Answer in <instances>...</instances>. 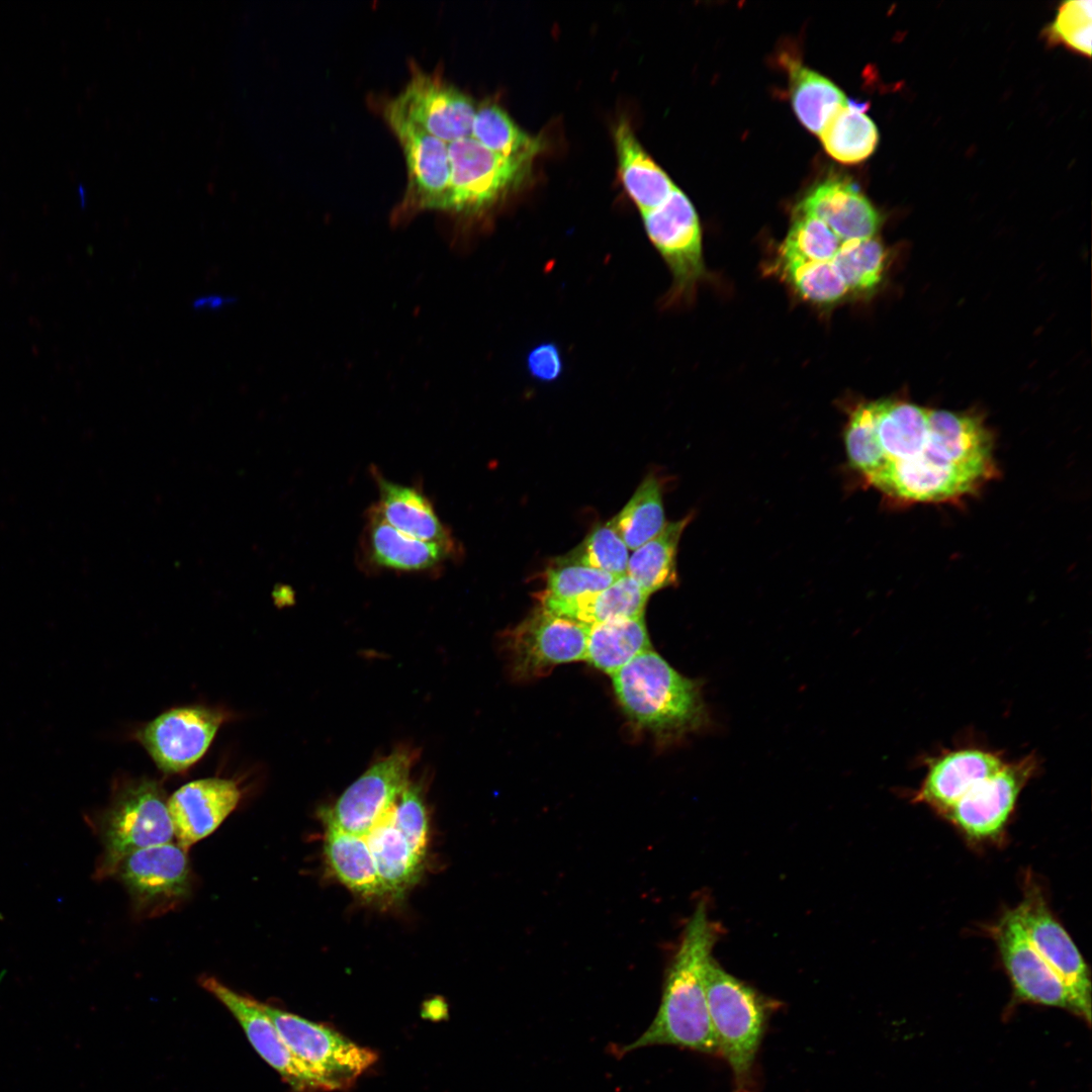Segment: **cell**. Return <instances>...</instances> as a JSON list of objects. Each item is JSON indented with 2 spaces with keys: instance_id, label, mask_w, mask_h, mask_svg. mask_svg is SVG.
<instances>
[{
  "instance_id": "obj_5",
  "label": "cell",
  "mask_w": 1092,
  "mask_h": 1092,
  "mask_svg": "<svg viewBox=\"0 0 1092 1092\" xmlns=\"http://www.w3.org/2000/svg\"><path fill=\"white\" fill-rule=\"evenodd\" d=\"M92 819L102 844L94 871L96 880L115 875L130 853L174 838L165 793L148 779L117 785L109 804Z\"/></svg>"
},
{
  "instance_id": "obj_17",
  "label": "cell",
  "mask_w": 1092,
  "mask_h": 1092,
  "mask_svg": "<svg viewBox=\"0 0 1092 1092\" xmlns=\"http://www.w3.org/2000/svg\"><path fill=\"white\" fill-rule=\"evenodd\" d=\"M394 100L408 118L447 144L471 136L477 104L435 73L414 69Z\"/></svg>"
},
{
  "instance_id": "obj_4",
  "label": "cell",
  "mask_w": 1092,
  "mask_h": 1092,
  "mask_svg": "<svg viewBox=\"0 0 1092 1092\" xmlns=\"http://www.w3.org/2000/svg\"><path fill=\"white\" fill-rule=\"evenodd\" d=\"M705 984L720 1057L732 1071L737 1092H749L756 1055L776 1002L727 973L714 959L708 964Z\"/></svg>"
},
{
  "instance_id": "obj_35",
  "label": "cell",
  "mask_w": 1092,
  "mask_h": 1092,
  "mask_svg": "<svg viewBox=\"0 0 1092 1092\" xmlns=\"http://www.w3.org/2000/svg\"><path fill=\"white\" fill-rule=\"evenodd\" d=\"M886 253L881 242L874 238L843 243L831 261L848 292H866L881 281Z\"/></svg>"
},
{
  "instance_id": "obj_20",
  "label": "cell",
  "mask_w": 1092,
  "mask_h": 1092,
  "mask_svg": "<svg viewBox=\"0 0 1092 1092\" xmlns=\"http://www.w3.org/2000/svg\"><path fill=\"white\" fill-rule=\"evenodd\" d=\"M240 799L238 785L228 779H201L179 788L168 800L177 844L188 851L219 827Z\"/></svg>"
},
{
  "instance_id": "obj_19",
  "label": "cell",
  "mask_w": 1092,
  "mask_h": 1092,
  "mask_svg": "<svg viewBox=\"0 0 1092 1092\" xmlns=\"http://www.w3.org/2000/svg\"><path fill=\"white\" fill-rule=\"evenodd\" d=\"M1005 762L1001 752L977 746L946 750L927 759L925 777L913 801L943 815L976 784L997 772Z\"/></svg>"
},
{
  "instance_id": "obj_32",
  "label": "cell",
  "mask_w": 1092,
  "mask_h": 1092,
  "mask_svg": "<svg viewBox=\"0 0 1092 1092\" xmlns=\"http://www.w3.org/2000/svg\"><path fill=\"white\" fill-rule=\"evenodd\" d=\"M471 138L508 158H534L542 151L540 138L523 130L498 104L483 101L476 107Z\"/></svg>"
},
{
  "instance_id": "obj_16",
  "label": "cell",
  "mask_w": 1092,
  "mask_h": 1092,
  "mask_svg": "<svg viewBox=\"0 0 1092 1092\" xmlns=\"http://www.w3.org/2000/svg\"><path fill=\"white\" fill-rule=\"evenodd\" d=\"M223 719L201 706L175 708L149 722L138 738L161 770L180 772L202 757Z\"/></svg>"
},
{
  "instance_id": "obj_3",
  "label": "cell",
  "mask_w": 1092,
  "mask_h": 1092,
  "mask_svg": "<svg viewBox=\"0 0 1092 1092\" xmlns=\"http://www.w3.org/2000/svg\"><path fill=\"white\" fill-rule=\"evenodd\" d=\"M612 678L626 715L665 743L710 724L702 682L681 675L652 648L638 654Z\"/></svg>"
},
{
  "instance_id": "obj_6",
  "label": "cell",
  "mask_w": 1092,
  "mask_h": 1092,
  "mask_svg": "<svg viewBox=\"0 0 1092 1092\" xmlns=\"http://www.w3.org/2000/svg\"><path fill=\"white\" fill-rule=\"evenodd\" d=\"M450 192L446 212L463 218L479 216L523 186L533 161L496 154L473 138L448 144Z\"/></svg>"
},
{
  "instance_id": "obj_1",
  "label": "cell",
  "mask_w": 1092,
  "mask_h": 1092,
  "mask_svg": "<svg viewBox=\"0 0 1092 1092\" xmlns=\"http://www.w3.org/2000/svg\"><path fill=\"white\" fill-rule=\"evenodd\" d=\"M873 411L857 471L898 503H954L996 476L994 438L977 415L892 399L873 401Z\"/></svg>"
},
{
  "instance_id": "obj_14",
  "label": "cell",
  "mask_w": 1092,
  "mask_h": 1092,
  "mask_svg": "<svg viewBox=\"0 0 1092 1092\" xmlns=\"http://www.w3.org/2000/svg\"><path fill=\"white\" fill-rule=\"evenodd\" d=\"M994 938L1019 1000L1066 1009L1085 1020L1068 986L1028 941L1014 909L998 921Z\"/></svg>"
},
{
  "instance_id": "obj_22",
  "label": "cell",
  "mask_w": 1092,
  "mask_h": 1092,
  "mask_svg": "<svg viewBox=\"0 0 1092 1092\" xmlns=\"http://www.w3.org/2000/svg\"><path fill=\"white\" fill-rule=\"evenodd\" d=\"M363 542L365 558L373 567L404 572L430 571L454 553L443 545L399 532L386 523L373 506L368 512Z\"/></svg>"
},
{
  "instance_id": "obj_30",
  "label": "cell",
  "mask_w": 1092,
  "mask_h": 1092,
  "mask_svg": "<svg viewBox=\"0 0 1092 1092\" xmlns=\"http://www.w3.org/2000/svg\"><path fill=\"white\" fill-rule=\"evenodd\" d=\"M866 109V103L847 100L820 132L825 151L836 161L855 164L875 152L879 131L872 118L864 113Z\"/></svg>"
},
{
  "instance_id": "obj_26",
  "label": "cell",
  "mask_w": 1092,
  "mask_h": 1092,
  "mask_svg": "<svg viewBox=\"0 0 1092 1092\" xmlns=\"http://www.w3.org/2000/svg\"><path fill=\"white\" fill-rule=\"evenodd\" d=\"M324 851L333 875L351 891L370 900L387 898L363 836L327 827Z\"/></svg>"
},
{
  "instance_id": "obj_28",
  "label": "cell",
  "mask_w": 1092,
  "mask_h": 1092,
  "mask_svg": "<svg viewBox=\"0 0 1092 1092\" xmlns=\"http://www.w3.org/2000/svg\"><path fill=\"white\" fill-rule=\"evenodd\" d=\"M648 649L651 643L644 616L617 619L588 626L584 660L613 675Z\"/></svg>"
},
{
  "instance_id": "obj_36",
  "label": "cell",
  "mask_w": 1092,
  "mask_h": 1092,
  "mask_svg": "<svg viewBox=\"0 0 1092 1092\" xmlns=\"http://www.w3.org/2000/svg\"><path fill=\"white\" fill-rule=\"evenodd\" d=\"M842 242L820 219L794 213L793 223L781 246V261H832Z\"/></svg>"
},
{
  "instance_id": "obj_37",
  "label": "cell",
  "mask_w": 1092,
  "mask_h": 1092,
  "mask_svg": "<svg viewBox=\"0 0 1092 1092\" xmlns=\"http://www.w3.org/2000/svg\"><path fill=\"white\" fill-rule=\"evenodd\" d=\"M781 262L788 281L807 300L828 304L840 300L848 293L844 280L831 261Z\"/></svg>"
},
{
  "instance_id": "obj_42",
  "label": "cell",
  "mask_w": 1092,
  "mask_h": 1092,
  "mask_svg": "<svg viewBox=\"0 0 1092 1092\" xmlns=\"http://www.w3.org/2000/svg\"><path fill=\"white\" fill-rule=\"evenodd\" d=\"M234 297H229L220 294H209L196 298L192 307L196 310H219L228 305L233 304Z\"/></svg>"
},
{
  "instance_id": "obj_41",
  "label": "cell",
  "mask_w": 1092,
  "mask_h": 1092,
  "mask_svg": "<svg viewBox=\"0 0 1092 1092\" xmlns=\"http://www.w3.org/2000/svg\"><path fill=\"white\" fill-rule=\"evenodd\" d=\"M526 369L532 379L540 382L558 380L564 370V361L558 345L541 342L529 350Z\"/></svg>"
},
{
  "instance_id": "obj_29",
  "label": "cell",
  "mask_w": 1092,
  "mask_h": 1092,
  "mask_svg": "<svg viewBox=\"0 0 1092 1092\" xmlns=\"http://www.w3.org/2000/svg\"><path fill=\"white\" fill-rule=\"evenodd\" d=\"M692 515L666 523L654 538L633 550L626 574L649 596L677 584L676 556L680 537Z\"/></svg>"
},
{
  "instance_id": "obj_39",
  "label": "cell",
  "mask_w": 1092,
  "mask_h": 1092,
  "mask_svg": "<svg viewBox=\"0 0 1092 1092\" xmlns=\"http://www.w3.org/2000/svg\"><path fill=\"white\" fill-rule=\"evenodd\" d=\"M393 826L414 852L425 859L429 840L428 812L421 785L410 782L390 811Z\"/></svg>"
},
{
  "instance_id": "obj_23",
  "label": "cell",
  "mask_w": 1092,
  "mask_h": 1092,
  "mask_svg": "<svg viewBox=\"0 0 1092 1092\" xmlns=\"http://www.w3.org/2000/svg\"><path fill=\"white\" fill-rule=\"evenodd\" d=\"M374 477L379 500L373 508L386 523L405 535L455 551L451 532L423 492L413 486L387 480L379 473H375Z\"/></svg>"
},
{
  "instance_id": "obj_11",
  "label": "cell",
  "mask_w": 1092,
  "mask_h": 1092,
  "mask_svg": "<svg viewBox=\"0 0 1092 1092\" xmlns=\"http://www.w3.org/2000/svg\"><path fill=\"white\" fill-rule=\"evenodd\" d=\"M641 216L649 241L671 273L670 298L689 297L705 275L701 226L691 200L675 187Z\"/></svg>"
},
{
  "instance_id": "obj_12",
  "label": "cell",
  "mask_w": 1092,
  "mask_h": 1092,
  "mask_svg": "<svg viewBox=\"0 0 1092 1092\" xmlns=\"http://www.w3.org/2000/svg\"><path fill=\"white\" fill-rule=\"evenodd\" d=\"M115 875L127 890L134 912L144 918L175 910L191 892L187 851L172 841L130 853Z\"/></svg>"
},
{
  "instance_id": "obj_38",
  "label": "cell",
  "mask_w": 1092,
  "mask_h": 1092,
  "mask_svg": "<svg viewBox=\"0 0 1092 1092\" xmlns=\"http://www.w3.org/2000/svg\"><path fill=\"white\" fill-rule=\"evenodd\" d=\"M628 551L609 521L595 526L584 540L562 558L622 576L627 571Z\"/></svg>"
},
{
  "instance_id": "obj_15",
  "label": "cell",
  "mask_w": 1092,
  "mask_h": 1092,
  "mask_svg": "<svg viewBox=\"0 0 1092 1092\" xmlns=\"http://www.w3.org/2000/svg\"><path fill=\"white\" fill-rule=\"evenodd\" d=\"M1025 935L1034 949L1068 986L1080 1005L1085 1021H1091V980L1081 952L1063 925L1050 910L1035 886L1026 889L1014 909Z\"/></svg>"
},
{
  "instance_id": "obj_7",
  "label": "cell",
  "mask_w": 1092,
  "mask_h": 1092,
  "mask_svg": "<svg viewBox=\"0 0 1092 1092\" xmlns=\"http://www.w3.org/2000/svg\"><path fill=\"white\" fill-rule=\"evenodd\" d=\"M261 1005L285 1044L324 1091L349 1088L377 1060L373 1051L332 1028L262 1002Z\"/></svg>"
},
{
  "instance_id": "obj_25",
  "label": "cell",
  "mask_w": 1092,
  "mask_h": 1092,
  "mask_svg": "<svg viewBox=\"0 0 1092 1092\" xmlns=\"http://www.w3.org/2000/svg\"><path fill=\"white\" fill-rule=\"evenodd\" d=\"M390 811L364 838L387 898L397 900L419 881L424 859L414 852L393 826Z\"/></svg>"
},
{
  "instance_id": "obj_24",
  "label": "cell",
  "mask_w": 1092,
  "mask_h": 1092,
  "mask_svg": "<svg viewBox=\"0 0 1092 1092\" xmlns=\"http://www.w3.org/2000/svg\"><path fill=\"white\" fill-rule=\"evenodd\" d=\"M615 146L623 185L640 212L661 204L676 187L650 158L626 120L615 128Z\"/></svg>"
},
{
  "instance_id": "obj_34",
  "label": "cell",
  "mask_w": 1092,
  "mask_h": 1092,
  "mask_svg": "<svg viewBox=\"0 0 1092 1092\" xmlns=\"http://www.w3.org/2000/svg\"><path fill=\"white\" fill-rule=\"evenodd\" d=\"M618 577L620 576L560 557L547 568L546 587L539 598L541 607L548 608L600 592Z\"/></svg>"
},
{
  "instance_id": "obj_33",
  "label": "cell",
  "mask_w": 1092,
  "mask_h": 1092,
  "mask_svg": "<svg viewBox=\"0 0 1092 1092\" xmlns=\"http://www.w3.org/2000/svg\"><path fill=\"white\" fill-rule=\"evenodd\" d=\"M610 522L631 550L657 536L666 522L661 487L656 477L646 476L629 502Z\"/></svg>"
},
{
  "instance_id": "obj_9",
  "label": "cell",
  "mask_w": 1092,
  "mask_h": 1092,
  "mask_svg": "<svg viewBox=\"0 0 1092 1092\" xmlns=\"http://www.w3.org/2000/svg\"><path fill=\"white\" fill-rule=\"evenodd\" d=\"M419 750L400 745L374 761L337 801L322 810L326 827L365 836L392 809L410 784Z\"/></svg>"
},
{
  "instance_id": "obj_13",
  "label": "cell",
  "mask_w": 1092,
  "mask_h": 1092,
  "mask_svg": "<svg viewBox=\"0 0 1092 1092\" xmlns=\"http://www.w3.org/2000/svg\"><path fill=\"white\" fill-rule=\"evenodd\" d=\"M1037 769L1038 759L1034 754L1006 761L942 816L973 841L994 839L1003 832L1021 791Z\"/></svg>"
},
{
  "instance_id": "obj_31",
  "label": "cell",
  "mask_w": 1092,
  "mask_h": 1092,
  "mask_svg": "<svg viewBox=\"0 0 1092 1092\" xmlns=\"http://www.w3.org/2000/svg\"><path fill=\"white\" fill-rule=\"evenodd\" d=\"M788 67L795 113L807 129L820 134L847 99L830 80L799 62L790 61Z\"/></svg>"
},
{
  "instance_id": "obj_10",
  "label": "cell",
  "mask_w": 1092,
  "mask_h": 1092,
  "mask_svg": "<svg viewBox=\"0 0 1092 1092\" xmlns=\"http://www.w3.org/2000/svg\"><path fill=\"white\" fill-rule=\"evenodd\" d=\"M588 626L538 609L504 637L512 674L531 679L584 660Z\"/></svg>"
},
{
  "instance_id": "obj_21",
  "label": "cell",
  "mask_w": 1092,
  "mask_h": 1092,
  "mask_svg": "<svg viewBox=\"0 0 1092 1092\" xmlns=\"http://www.w3.org/2000/svg\"><path fill=\"white\" fill-rule=\"evenodd\" d=\"M794 213L822 220L843 243L874 238L881 216L848 179L829 177L802 198Z\"/></svg>"
},
{
  "instance_id": "obj_2",
  "label": "cell",
  "mask_w": 1092,
  "mask_h": 1092,
  "mask_svg": "<svg viewBox=\"0 0 1092 1092\" xmlns=\"http://www.w3.org/2000/svg\"><path fill=\"white\" fill-rule=\"evenodd\" d=\"M720 928L701 899L687 921L681 939L665 974L661 1002L647 1029L622 1052L651 1045H675L720 1057L711 1023L706 970Z\"/></svg>"
},
{
  "instance_id": "obj_40",
  "label": "cell",
  "mask_w": 1092,
  "mask_h": 1092,
  "mask_svg": "<svg viewBox=\"0 0 1092 1092\" xmlns=\"http://www.w3.org/2000/svg\"><path fill=\"white\" fill-rule=\"evenodd\" d=\"M1092 3L1090 0H1072L1063 3L1051 34L1071 49L1091 56Z\"/></svg>"
},
{
  "instance_id": "obj_8",
  "label": "cell",
  "mask_w": 1092,
  "mask_h": 1092,
  "mask_svg": "<svg viewBox=\"0 0 1092 1092\" xmlns=\"http://www.w3.org/2000/svg\"><path fill=\"white\" fill-rule=\"evenodd\" d=\"M382 114L402 149L407 186L396 208V220L422 210L447 211L450 192L448 144L408 118L394 98L386 100Z\"/></svg>"
},
{
  "instance_id": "obj_18",
  "label": "cell",
  "mask_w": 1092,
  "mask_h": 1092,
  "mask_svg": "<svg viewBox=\"0 0 1092 1092\" xmlns=\"http://www.w3.org/2000/svg\"><path fill=\"white\" fill-rule=\"evenodd\" d=\"M200 983L233 1014L260 1057L293 1089L299 1092L324 1090L285 1044L261 1002L234 991L214 977L204 976Z\"/></svg>"
},
{
  "instance_id": "obj_27",
  "label": "cell",
  "mask_w": 1092,
  "mask_h": 1092,
  "mask_svg": "<svg viewBox=\"0 0 1092 1092\" xmlns=\"http://www.w3.org/2000/svg\"><path fill=\"white\" fill-rule=\"evenodd\" d=\"M648 598L649 595L636 581L624 574L600 592L543 609L590 626L617 619L642 617Z\"/></svg>"
}]
</instances>
